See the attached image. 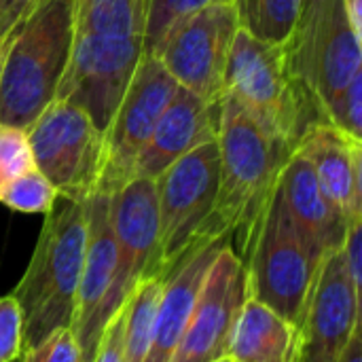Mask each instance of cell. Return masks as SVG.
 <instances>
[{"label": "cell", "instance_id": "obj_35", "mask_svg": "<svg viewBox=\"0 0 362 362\" xmlns=\"http://www.w3.org/2000/svg\"><path fill=\"white\" fill-rule=\"evenodd\" d=\"M17 23H19V21H17ZM17 23H15V25H17ZM15 25L0 34V78H2V66H4V57H6V51H8V45H11V38H13Z\"/></svg>", "mask_w": 362, "mask_h": 362}, {"label": "cell", "instance_id": "obj_23", "mask_svg": "<svg viewBox=\"0 0 362 362\" xmlns=\"http://www.w3.org/2000/svg\"><path fill=\"white\" fill-rule=\"evenodd\" d=\"M240 28L263 40H284L293 32L303 0H233Z\"/></svg>", "mask_w": 362, "mask_h": 362}, {"label": "cell", "instance_id": "obj_2", "mask_svg": "<svg viewBox=\"0 0 362 362\" xmlns=\"http://www.w3.org/2000/svg\"><path fill=\"white\" fill-rule=\"evenodd\" d=\"M87 248V202L57 197L45 214L32 259L13 288L23 316V350L72 327Z\"/></svg>", "mask_w": 362, "mask_h": 362}, {"label": "cell", "instance_id": "obj_12", "mask_svg": "<svg viewBox=\"0 0 362 362\" xmlns=\"http://www.w3.org/2000/svg\"><path fill=\"white\" fill-rule=\"evenodd\" d=\"M108 202L117 246L115 278L106 299V318L110 320L140 282L155 278L159 231L155 178L136 176L108 195Z\"/></svg>", "mask_w": 362, "mask_h": 362}, {"label": "cell", "instance_id": "obj_4", "mask_svg": "<svg viewBox=\"0 0 362 362\" xmlns=\"http://www.w3.org/2000/svg\"><path fill=\"white\" fill-rule=\"evenodd\" d=\"M225 95L293 153L303 132L325 121L293 70L286 38L263 40L240 28L227 62Z\"/></svg>", "mask_w": 362, "mask_h": 362}, {"label": "cell", "instance_id": "obj_15", "mask_svg": "<svg viewBox=\"0 0 362 362\" xmlns=\"http://www.w3.org/2000/svg\"><path fill=\"white\" fill-rule=\"evenodd\" d=\"M117 265V246L110 225L108 195L95 193L87 199V248L74 297L72 327L83 362L93 361L102 329L106 327V299L112 286Z\"/></svg>", "mask_w": 362, "mask_h": 362}, {"label": "cell", "instance_id": "obj_37", "mask_svg": "<svg viewBox=\"0 0 362 362\" xmlns=\"http://www.w3.org/2000/svg\"><path fill=\"white\" fill-rule=\"evenodd\" d=\"M2 32H6V30H4V28H2V23H0V34H2Z\"/></svg>", "mask_w": 362, "mask_h": 362}, {"label": "cell", "instance_id": "obj_20", "mask_svg": "<svg viewBox=\"0 0 362 362\" xmlns=\"http://www.w3.org/2000/svg\"><path fill=\"white\" fill-rule=\"evenodd\" d=\"M299 329L265 303L246 297L227 348L233 362H295Z\"/></svg>", "mask_w": 362, "mask_h": 362}, {"label": "cell", "instance_id": "obj_18", "mask_svg": "<svg viewBox=\"0 0 362 362\" xmlns=\"http://www.w3.org/2000/svg\"><path fill=\"white\" fill-rule=\"evenodd\" d=\"M216 132L218 104H208L191 91L178 87L136 163V176L157 178L170 163L204 142L214 140Z\"/></svg>", "mask_w": 362, "mask_h": 362}, {"label": "cell", "instance_id": "obj_19", "mask_svg": "<svg viewBox=\"0 0 362 362\" xmlns=\"http://www.w3.org/2000/svg\"><path fill=\"white\" fill-rule=\"evenodd\" d=\"M280 193L293 223L316 248L325 255L341 248L348 221L325 197L310 161L297 151L284 163Z\"/></svg>", "mask_w": 362, "mask_h": 362}, {"label": "cell", "instance_id": "obj_34", "mask_svg": "<svg viewBox=\"0 0 362 362\" xmlns=\"http://www.w3.org/2000/svg\"><path fill=\"white\" fill-rule=\"evenodd\" d=\"M339 362H362V327H356Z\"/></svg>", "mask_w": 362, "mask_h": 362}, {"label": "cell", "instance_id": "obj_1", "mask_svg": "<svg viewBox=\"0 0 362 362\" xmlns=\"http://www.w3.org/2000/svg\"><path fill=\"white\" fill-rule=\"evenodd\" d=\"M216 144L218 191L199 244L229 240L244 263L293 151L274 140L229 95L218 104Z\"/></svg>", "mask_w": 362, "mask_h": 362}, {"label": "cell", "instance_id": "obj_31", "mask_svg": "<svg viewBox=\"0 0 362 362\" xmlns=\"http://www.w3.org/2000/svg\"><path fill=\"white\" fill-rule=\"evenodd\" d=\"M362 218H352L348 223L346 229V238L341 244V252H344V261H346V269L350 274L354 293L361 297L362 293ZM362 299V297H361Z\"/></svg>", "mask_w": 362, "mask_h": 362}, {"label": "cell", "instance_id": "obj_30", "mask_svg": "<svg viewBox=\"0 0 362 362\" xmlns=\"http://www.w3.org/2000/svg\"><path fill=\"white\" fill-rule=\"evenodd\" d=\"M123 333H125V305L102 329V335H100V341H98V348H95L91 362H125Z\"/></svg>", "mask_w": 362, "mask_h": 362}, {"label": "cell", "instance_id": "obj_8", "mask_svg": "<svg viewBox=\"0 0 362 362\" xmlns=\"http://www.w3.org/2000/svg\"><path fill=\"white\" fill-rule=\"evenodd\" d=\"M34 168L70 202H87L98 193L104 170L106 136L91 117L64 100H53L28 127Z\"/></svg>", "mask_w": 362, "mask_h": 362}, {"label": "cell", "instance_id": "obj_6", "mask_svg": "<svg viewBox=\"0 0 362 362\" xmlns=\"http://www.w3.org/2000/svg\"><path fill=\"white\" fill-rule=\"evenodd\" d=\"M286 42L295 74L327 121L337 98L362 74V38L352 32L341 0H303Z\"/></svg>", "mask_w": 362, "mask_h": 362}, {"label": "cell", "instance_id": "obj_29", "mask_svg": "<svg viewBox=\"0 0 362 362\" xmlns=\"http://www.w3.org/2000/svg\"><path fill=\"white\" fill-rule=\"evenodd\" d=\"M327 121L362 140V74H358L337 98Z\"/></svg>", "mask_w": 362, "mask_h": 362}, {"label": "cell", "instance_id": "obj_9", "mask_svg": "<svg viewBox=\"0 0 362 362\" xmlns=\"http://www.w3.org/2000/svg\"><path fill=\"white\" fill-rule=\"evenodd\" d=\"M238 30L235 2H212L172 25L155 55L178 87L208 104H221L227 62Z\"/></svg>", "mask_w": 362, "mask_h": 362}, {"label": "cell", "instance_id": "obj_10", "mask_svg": "<svg viewBox=\"0 0 362 362\" xmlns=\"http://www.w3.org/2000/svg\"><path fill=\"white\" fill-rule=\"evenodd\" d=\"M142 53V36H108L74 30L68 66L55 98L83 108L106 132Z\"/></svg>", "mask_w": 362, "mask_h": 362}, {"label": "cell", "instance_id": "obj_26", "mask_svg": "<svg viewBox=\"0 0 362 362\" xmlns=\"http://www.w3.org/2000/svg\"><path fill=\"white\" fill-rule=\"evenodd\" d=\"M34 168L25 129L0 123V195L23 172Z\"/></svg>", "mask_w": 362, "mask_h": 362}, {"label": "cell", "instance_id": "obj_21", "mask_svg": "<svg viewBox=\"0 0 362 362\" xmlns=\"http://www.w3.org/2000/svg\"><path fill=\"white\" fill-rule=\"evenodd\" d=\"M148 0H76V32L108 36H142Z\"/></svg>", "mask_w": 362, "mask_h": 362}, {"label": "cell", "instance_id": "obj_36", "mask_svg": "<svg viewBox=\"0 0 362 362\" xmlns=\"http://www.w3.org/2000/svg\"><path fill=\"white\" fill-rule=\"evenodd\" d=\"M214 362H233L229 356H223V358H218V361H214Z\"/></svg>", "mask_w": 362, "mask_h": 362}, {"label": "cell", "instance_id": "obj_27", "mask_svg": "<svg viewBox=\"0 0 362 362\" xmlns=\"http://www.w3.org/2000/svg\"><path fill=\"white\" fill-rule=\"evenodd\" d=\"M19 362H83L78 341L70 329H57L32 348L21 350Z\"/></svg>", "mask_w": 362, "mask_h": 362}, {"label": "cell", "instance_id": "obj_25", "mask_svg": "<svg viewBox=\"0 0 362 362\" xmlns=\"http://www.w3.org/2000/svg\"><path fill=\"white\" fill-rule=\"evenodd\" d=\"M212 2L223 0H148L146 6V28H144V51L155 53L159 42L165 34L176 25L180 19L189 17L191 13L208 6Z\"/></svg>", "mask_w": 362, "mask_h": 362}, {"label": "cell", "instance_id": "obj_3", "mask_svg": "<svg viewBox=\"0 0 362 362\" xmlns=\"http://www.w3.org/2000/svg\"><path fill=\"white\" fill-rule=\"evenodd\" d=\"M76 0H36L15 25L0 78V123L25 129L53 100L68 66Z\"/></svg>", "mask_w": 362, "mask_h": 362}, {"label": "cell", "instance_id": "obj_16", "mask_svg": "<svg viewBox=\"0 0 362 362\" xmlns=\"http://www.w3.org/2000/svg\"><path fill=\"white\" fill-rule=\"evenodd\" d=\"M303 155L331 206L350 223L362 218V140L329 121L312 123L295 148Z\"/></svg>", "mask_w": 362, "mask_h": 362}, {"label": "cell", "instance_id": "obj_11", "mask_svg": "<svg viewBox=\"0 0 362 362\" xmlns=\"http://www.w3.org/2000/svg\"><path fill=\"white\" fill-rule=\"evenodd\" d=\"M176 91L178 83L170 76L159 57L144 51L104 132L106 157L98 193L112 195L136 176V163Z\"/></svg>", "mask_w": 362, "mask_h": 362}, {"label": "cell", "instance_id": "obj_33", "mask_svg": "<svg viewBox=\"0 0 362 362\" xmlns=\"http://www.w3.org/2000/svg\"><path fill=\"white\" fill-rule=\"evenodd\" d=\"M352 32L362 38V0H341Z\"/></svg>", "mask_w": 362, "mask_h": 362}, {"label": "cell", "instance_id": "obj_22", "mask_svg": "<svg viewBox=\"0 0 362 362\" xmlns=\"http://www.w3.org/2000/svg\"><path fill=\"white\" fill-rule=\"evenodd\" d=\"M163 284L165 280L161 278H148L136 286V291L125 303V362H144L148 354L153 322L161 301Z\"/></svg>", "mask_w": 362, "mask_h": 362}, {"label": "cell", "instance_id": "obj_5", "mask_svg": "<svg viewBox=\"0 0 362 362\" xmlns=\"http://www.w3.org/2000/svg\"><path fill=\"white\" fill-rule=\"evenodd\" d=\"M327 255L297 229L278 185L244 261L248 297L301 329Z\"/></svg>", "mask_w": 362, "mask_h": 362}, {"label": "cell", "instance_id": "obj_14", "mask_svg": "<svg viewBox=\"0 0 362 362\" xmlns=\"http://www.w3.org/2000/svg\"><path fill=\"white\" fill-rule=\"evenodd\" d=\"M362 327L361 297L354 293L341 248L331 250L320 267L295 362H339L352 333Z\"/></svg>", "mask_w": 362, "mask_h": 362}, {"label": "cell", "instance_id": "obj_28", "mask_svg": "<svg viewBox=\"0 0 362 362\" xmlns=\"http://www.w3.org/2000/svg\"><path fill=\"white\" fill-rule=\"evenodd\" d=\"M23 350V316L13 295L0 297V362H15Z\"/></svg>", "mask_w": 362, "mask_h": 362}, {"label": "cell", "instance_id": "obj_17", "mask_svg": "<svg viewBox=\"0 0 362 362\" xmlns=\"http://www.w3.org/2000/svg\"><path fill=\"white\" fill-rule=\"evenodd\" d=\"M229 240L204 242L191 248L165 278L161 301L153 322V337L144 362H170L197 303L202 284L218 250Z\"/></svg>", "mask_w": 362, "mask_h": 362}, {"label": "cell", "instance_id": "obj_7", "mask_svg": "<svg viewBox=\"0 0 362 362\" xmlns=\"http://www.w3.org/2000/svg\"><path fill=\"white\" fill-rule=\"evenodd\" d=\"M157 259L155 278L165 280L180 259L199 244L218 191L216 138L170 163L157 178Z\"/></svg>", "mask_w": 362, "mask_h": 362}, {"label": "cell", "instance_id": "obj_13", "mask_svg": "<svg viewBox=\"0 0 362 362\" xmlns=\"http://www.w3.org/2000/svg\"><path fill=\"white\" fill-rule=\"evenodd\" d=\"M246 297V265L227 242L206 274L189 325L170 362H214L227 356L231 331Z\"/></svg>", "mask_w": 362, "mask_h": 362}, {"label": "cell", "instance_id": "obj_24", "mask_svg": "<svg viewBox=\"0 0 362 362\" xmlns=\"http://www.w3.org/2000/svg\"><path fill=\"white\" fill-rule=\"evenodd\" d=\"M57 197L55 187L45 178V174L30 168L2 191L0 204L23 214H47L55 206Z\"/></svg>", "mask_w": 362, "mask_h": 362}, {"label": "cell", "instance_id": "obj_32", "mask_svg": "<svg viewBox=\"0 0 362 362\" xmlns=\"http://www.w3.org/2000/svg\"><path fill=\"white\" fill-rule=\"evenodd\" d=\"M36 4V0H0V23L4 30L13 28L17 21H21L32 6Z\"/></svg>", "mask_w": 362, "mask_h": 362}]
</instances>
